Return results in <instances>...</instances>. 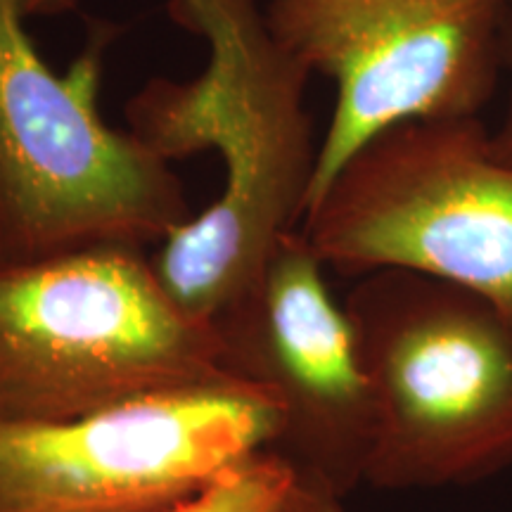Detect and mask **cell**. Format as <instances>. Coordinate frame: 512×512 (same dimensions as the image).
<instances>
[{
    "label": "cell",
    "mask_w": 512,
    "mask_h": 512,
    "mask_svg": "<svg viewBox=\"0 0 512 512\" xmlns=\"http://www.w3.org/2000/svg\"><path fill=\"white\" fill-rule=\"evenodd\" d=\"M166 10L207 41L209 64L192 81L152 79L126 119L166 162L219 152L221 197L150 256L178 309L211 323L302 228L320 145L306 110L311 74L273 36L259 0H169Z\"/></svg>",
    "instance_id": "6da1fadb"
},
{
    "label": "cell",
    "mask_w": 512,
    "mask_h": 512,
    "mask_svg": "<svg viewBox=\"0 0 512 512\" xmlns=\"http://www.w3.org/2000/svg\"><path fill=\"white\" fill-rule=\"evenodd\" d=\"M230 380L145 247L0 259V420L57 422Z\"/></svg>",
    "instance_id": "7a4b0ae2"
},
{
    "label": "cell",
    "mask_w": 512,
    "mask_h": 512,
    "mask_svg": "<svg viewBox=\"0 0 512 512\" xmlns=\"http://www.w3.org/2000/svg\"><path fill=\"white\" fill-rule=\"evenodd\" d=\"M344 309L375 399L366 486L444 489L512 470V316L403 268L361 275Z\"/></svg>",
    "instance_id": "3957f363"
},
{
    "label": "cell",
    "mask_w": 512,
    "mask_h": 512,
    "mask_svg": "<svg viewBox=\"0 0 512 512\" xmlns=\"http://www.w3.org/2000/svg\"><path fill=\"white\" fill-rule=\"evenodd\" d=\"M27 22L0 0V259L159 245L195 214L171 162L100 117L110 27L57 74Z\"/></svg>",
    "instance_id": "277c9868"
},
{
    "label": "cell",
    "mask_w": 512,
    "mask_h": 512,
    "mask_svg": "<svg viewBox=\"0 0 512 512\" xmlns=\"http://www.w3.org/2000/svg\"><path fill=\"white\" fill-rule=\"evenodd\" d=\"M325 268H403L482 294L512 316V164L482 117L408 121L351 155L306 209Z\"/></svg>",
    "instance_id": "5b68a950"
},
{
    "label": "cell",
    "mask_w": 512,
    "mask_h": 512,
    "mask_svg": "<svg viewBox=\"0 0 512 512\" xmlns=\"http://www.w3.org/2000/svg\"><path fill=\"white\" fill-rule=\"evenodd\" d=\"M510 17V0H268L273 36L335 83L309 207L377 133L482 117L505 76Z\"/></svg>",
    "instance_id": "8992f818"
},
{
    "label": "cell",
    "mask_w": 512,
    "mask_h": 512,
    "mask_svg": "<svg viewBox=\"0 0 512 512\" xmlns=\"http://www.w3.org/2000/svg\"><path fill=\"white\" fill-rule=\"evenodd\" d=\"M280 430L278 401L235 377L76 420H0V512L164 508Z\"/></svg>",
    "instance_id": "52a82bcc"
},
{
    "label": "cell",
    "mask_w": 512,
    "mask_h": 512,
    "mask_svg": "<svg viewBox=\"0 0 512 512\" xmlns=\"http://www.w3.org/2000/svg\"><path fill=\"white\" fill-rule=\"evenodd\" d=\"M221 366L278 401L275 441L297 477L347 498L366 486L375 399L351 320L302 228L280 242L259 278L211 320Z\"/></svg>",
    "instance_id": "ba28073f"
},
{
    "label": "cell",
    "mask_w": 512,
    "mask_h": 512,
    "mask_svg": "<svg viewBox=\"0 0 512 512\" xmlns=\"http://www.w3.org/2000/svg\"><path fill=\"white\" fill-rule=\"evenodd\" d=\"M297 472L273 448L235 460L195 494L150 512H278Z\"/></svg>",
    "instance_id": "9c48e42d"
},
{
    "label": "cell",
    "mask_w": 512,
    "mask_h": 512,
    "mask_svg": "<svg viewBox=\"0 0 512 512\" xmlns=\"http://www.w3.org/2000/svg\"><path fill=\"white\" fill-rule=\"evenodd\" d=\"M278 512H344V501L332 496L330 491L297 477Z\"/></svg>",
    "instance_id": "30bf717a"
},
{
    "label": "cell",
    "mask_w": 512,
    "mask_h": 512,
    "mask_svg": "<svg viewBox=\"0 0 512 512\" xmlns=\"http://www.w3.org/2000/svg\"><path fill=\"white\" fill-rule=\"evenodd\" d=\"M505 79H508V95H505L503 117L496 131H491V150L501 162L512 164V17L505 31Z\"/></svg>",
    "instance_id": "8fae6325"
},
{
    "label": "cell",
    "mask_w": 512,
    "mask_h": 512,
    "mask_svg": "<svg viewBox=\"0 0 512 512\" xmlns=\"http://www.w3.org/2000/svg\"><path fill=\"white\" fill-rule=\"evenodd\" d=\"M19 8H22L24 17H57L64 12L74 10L79 0H17Z\"/></svg>",
    "instance_id": "7c38bea8"
},
{
    "label": "cell",
    "mask_w": 512,
    "mask_h": 512,
    "mask_svg": "<svg viewBox=\"0 0 512 512\" xmlns=\"http://www.w3.org/2000/svg\"><path fill=\"white\" fill-rule=\"evenodd\" d=\"M510 3H512V0H510Z\"/></svg>",
    "instance_id": "4fadbf2b"
}]
</instances>
